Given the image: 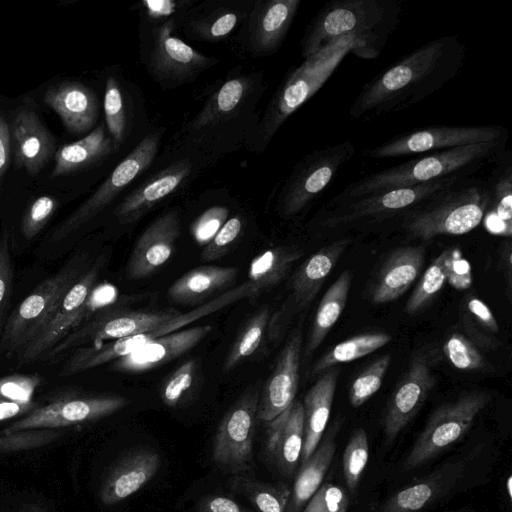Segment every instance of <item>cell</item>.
Instances as JSON below:
<instances>
[{"label":"cell","mask_w":512,"mask_h":512,"mask_svg":"<svg viewBox=\"0 0 512 512\" xmlns=\"http://www.w3.org/2000/svg\"><path fill=\"white\" fill-rule=\"evenodd\" d=\"M160 465L155 450L148 447L130 450L109 470L100 489L101 502L112 506L129 498L151 481Z\"/></svg>","instance_id":"ac0fdd59"},{"label":"cell","mask_w":512,"mask_h":512,"mask_svg":"<svg viewBox=\"0 0 512 512\" xmlns=\"http://www.w3.org/2000/svg\"><path fill=\"white\" fill-rule=\"evenodd\" d=\"M492 185L462 181L430 196L402 215L406 233L424 241L442 235H463L483 220L491 201Z\"/></svg>","instance_id":"277c9868"},{"label":"cell","mask_w":512,"mask_h":512,"mask_svg":"<svg viewBox=\"0 0 512 512\" xmlns=\"http://www.w3.org/2000/svg\"><path fill=\"white\" fill-rule=\"evenodd\" d=\"M230 487L244 495L258 512H284L291 496L284 484H269L241 474L231 479Z\"/></svg>","instance_id":"8d00e7d4"},{"label":"cell","mask_w":512,"mask_h":512,"mask_svg":"<svg viewBox=\"0 0 512 512\" xmlns=\"http://www.w3.org/2000/svg\"><path fill=\"white\" fill-rule=\"evenodd\" d=\"M511 484H512V477L508 476V478L506 480V490H507L508 497H509L510 500H511V497H512V491H511L512 485Z\"/></svg>","instance_id":"03108f58"},{"label":"cell","mask_w":512,"mask_h":512,"mask_svg":"<svg viewBox=\"0 0 512 512\" xmlns=\"http://www.w3.org/2000/svg\"><path fill=\"white\" fill-rule=\"evenodd\" d=\"M44 103L73 133L89 131L98 117V101L93 91L78 82H62L44 94Z\"/></svg>","instance_id":"d4e9b609"},{"label":"cell","mask_w":512,"mask_h":512,"mask_svg":"<svg viewBox=\"0 0 512 512\" xmlns=\"http://www.w3.org/2000/svg\"><path fill=\"white\" fill-rule=\"evenodd\" d=\"M241 231L242 221L239 217L227 219L211 241L205 245L201 253L202 260L213 261L226 255Z\"/></svg>","instance_id":"f907efd6"},{"label":"cell","mask_w":512,"mask_h":512,"mask_svg":"<svg viewBox=\"0 0 512 512\" xmlns=\"http://www.w3.org/2000/svg\"><path fill=\"white\" fill-rule=\"evenodd\" d=\"M507 130L499 125H436L397 135L365 149L363 156L386 159L461 146L504 140Z\"/></svg>","instance_id":"30bf717a"},{"label":"cell","mask_w":512,"mask_h":512,"mask_svg":"<svg viewBox=\"0 0 512 512\" xmlns=\"http://www.w3.org/2000/svg\"><path fill=\"white\" fill-rule=\"evenodd\" d=\"M62 428L25 429L0 432V452H19L50 444L64 435Z\"/></svg>","instance_id":"ee69618b"},{"label":"cell","mask_w":512,"mask_h":512,"mask_svg":"<svg viewBox=\"0 0 512 512\" xmlns=\"http://www.w3.org/2000/svg\"><path fill=\"white\" fill-rule=\"evenodd\" d=\"M484 217L512 229V168L508 166L492 185L491 201Z\"/></svg>","instance_id":"7dc6e473"},{"label":"cell","mask_w":512,"mask_h":512,"mask_svg":"<svg viewBox=\"0 0 512 512\" xmlns=\"http://www.w3.org/2000/svg\"><path fill=\"white\" fill-rule=\"evenodd\" d=\"M10 131L15 164L30 175H36L56 152L51 134L35 111L26 108L13 116Z\"/></svg>","instance_id":"44dd1931"},{"label":"cell","mask_w":512,"mask_h":512,"mask_svg":"<svg viewBox=\"0 0 512 512\" xmlns=\"http://www.w3.org/2000/svg\"><path fill=\"white\" fill-rule=\"evenodd\" d=\"M369 459L368 436L359 428L351 435L342 458L343 475L347 488L355 492Z\"/></svg>","instance_id":"b9f144b4"},{"label":"cell","mask_w":512,"mask_h":512,"mask_svg":"<svg viewBox=\"0 0 512 512\" xmlns=\"http://www.w3.org/2000/svg\"><path fill=\"white\" fill-rule=\"evenodd\" d=\"M198 512H252L222 495H209L200 500Z\"/></svg>","instance_id":"9f6ffc18"},{"label":"cell","mask_w":512,"mask_h":512,"mask_svg":"<svg viewBox=\"0 0 512 512\" xmlns=\"http://www.w3.org/2000/svg\"><path fill=\"white\" fill-rule=\"evenodd\" d=\"M11 150V131L6 120L0 115V178L5 173Z\"/></svg>","instance_id":"94428289"},{"label":"cell","mask_w":512,"mask_h":512,"mask_svg":"<svg viewBox=\"0 0 512 512\" xmlns=\"http://www.w3.org/2000/svg\"><path fill=\"white\" fill-rule=\"evenodd\" d=\"M463 176L466 175H454L417 186L372 193L333 203L335 207L325 211L319 219V225L324 229L332 230L402 216Z\"/></svg>","instance_id":"ba28073f"},{"label":"cell","mask_w":512,"mask_h":512,"mask_svg":"<svg viewBox=\"0 0 512 512\" xmlns=\"http://www.w3.org/2000/svg\"><path fill=\"white\" fill-rule=\"evenodd\" d=\"M301 346L302 334L296 330L283 347L259 396L257 419L268 423L294 402L299 383Z\"/></svg>","instance_id":"e0dca14e"},{"label":"cell","mask_w":512,"mask_h":512,"mask_svg":"<svg viewBox=\"0 0 512 512\" xmlns=\"http://www.w3.org/2000/svg\"><path fill=\"white\" fill-rule=\"evenodd\" d=\"M158 146L159 137L156 134H150L140 141L115 167L102 185L55 229L51 235V242L66 238L101 212L151 164L157 154Z\"/></svg>","instance_id":"5bb4252c"},{"label":"cell","mask_w":512,"mask_h":512,"mask_svg":"<svg viewBox=\"0 0 512 512\" xmlns=\"http://www.w3.org/2000/svg\"><path fill=\"white\" fill-rule=\"evenodd\" d=\"M37 407L38 405L34 401L15 402L4 400L0 403V422L17 416L26 415Z\"/></svg>","instance_id":"91938a15"},{"label":"cell","mask_w":512,"mask_h":512,"mask_svg":"<svg viewBox=\"0 0 512 512\" xmlns=\"http://www.w3.org/2000/svg\"><path fill=\"white\" fill-rule=\"evenodd\" d=\"M391 361L389 354L382 355L362 370L349 388V401L353 407H360L381 387Z\"/></svg>","instance_id":"7bdbcfd3"},{"label":"cell","mask_w":512,"mask_h":512,"mask_svg":"<svg viewBox=\"0 0 512 512\" xmlns=\"http://www.w3.org/2000/svg\"><path fill=\"white\" fill-rule=\"evenodd\" d=\"M236 275L235 267H196L183 274L169 287L168 296L179 303H197L230 285Z\"/></svg>","instance_id":"4dcf8cb0"},{"label":"cell","mask_w":512,"mask_h":512,"mask_svg":"<svg viewBox=\"0 0 512 512\" xmlns=\"http://www.w3.org/2000/svg\"><path fill=\"white\" fill-rule=\"evenodd\" d=\"M212 330V326L180 329L146 344L113 362L120 372L137 373L161 366L194 348Z\"/></svg>","instance_id":"ffe728a7"},{"label":"cell","mask_w":512,"mask_h":512,"mask_svg":"<svg viewBox=\"0 0 512 512\" xmlns=\"http://www.w3.org/2000/svg\"><path fill=\"white\" fill-rule=\"evenodd\" d=\"M198 376L197 360L185 361L163 381L160 387L162 402L170 408L178 407L196 388Z\"/></svg>","instance_id":"60d3db41"},{"label":"cell","mask_w":512,"mask_h":512,"mask_svg":"<svg viewBox=\"0 0 512 512\" xmlns=\"http://www.w3.org/2000/svg\"><path fill=\"white\" fill-rule=\"evenodd\" d=\"M13 285V266L9 235L4 231L0 237V335L6 322Z\"/></svg>","instance_id":"816d5d0a"},{"label":"cell","mask_w":512,"mask_h":512,"mask_svg":"<svg viewBox=\"0 0 512 512\" xmlns=\"http://www.w3.org/2000/svg\"><path fill=\"white\" fill-rule=\"evenodd\" d=\"M503 244V249L501 251V261L503 262V267L505 269V275L507 279V285L510 290L512 282L511 243L506 242Z\"/></svg>","instance_id":"be15d7a7"},{"label":"cell","mask_w":512,"mask_h":512,"mask_svg":"<svg viewBox=\"0 0 512 512\" xmlns=\"http://www.w3.org/2000/svg\"><path fill=\"white\" fill-rule=\"evenodd\" d=\"M309 500L304 512H346L348 506L344 490L331 483L319 487Z\"/></svg>","instance_id":"f5cc1de1"},{"label":"cell","mask_w":512,"mask_h":512,"mask_svg":"<svg viewBox=\"0 0 512 512\" xmlns=\"http://www.w3.org/2000/svg\"><path fill=\"white\" fill-rule=\"evenodd\" d=\"M39 375L13 374L0 378V398L6 401L30 402L41 384Z\"/></svg>","instance_id":"c3c4849f"},{"label":"cell","mask_w":512,"mask_h":512,"mask_svg":"<svg viewBox=\"0 0 512 512\" xmlns=\"http://www.w3.org/2000/svg\"><path fill=\"white\" fill-rule=\"evenodd\" d=\"M127 403L126 398L115 395L68 396L37 407L2 431L64 428L87 423L109 416L125 407Z\"/></svg>","instance_id":"9a60e30c"},{"label":"cell","mask_w":512,"mask_h":512,"mask_svg":"<svg viewBox=\"0 0 512 512\" xmlns=\"http://www.w3.org/2000/svg\"><path fill=\"white\" fill-rule=\"evenodd\" d=\"M459 475L458 465L443 467L394 493L376 512H423L446 494Z\"/></svg>","instance_id":"83f0119b"},{"label":"cell","mask_w":512,"mask_h":512,"mask_svg":"<svg viewBox=\"0 0 512 512\" xmlns=\"http://www.w3.org/2000/svg\"><path fill=\"white\" fill-rule=\"evenodd\" d=\"M391 341L385 332H369L348 338L327 351L313 366L312 374H322L341 363H347L367 356Z\"/></svg>","instance_id":"d590c367"},{"label":"cell","mask_w":512,"mask_h":512,"mask_svg":"<svg viewBox=\"0 0 512 512\" xmlns=\"http://www.w3.org/2000/svg\"><path fill=\"white\" fill-rule=\"evenodd\" d=\"M356 153L350 140L325 146L308 154L295 168L281 197L284 216L307 209L332 183L339 170Z\"/></svg>","instance_id":"8fae6325"},{"label":"cell","mask_w":512,"mask_h":512,"mask_svg":"<svg viewBox=\"0 0 512 512\" xmlns=\"http://www.w3.org/2000/svg\"><path fill=\"white\" fill-rule=\"evenodd\" d=\"M270 318L267 307L256 312L245 324L224 361V371H229L251 356L259 347Z\"/></svg>","instance_id":"f35d334b"},{"label":"cell","mask_w":512,"mask_h":512,"mask_svg":"<svg viewBox=\"0 0 512 512\" xmlns=\"http://www.w3.org/2000/svg\"><path fill=\"white\" fill-rule=\"evenodd\" d=\"M57 207V200L51 196L38 197L25 212L21 231L24 237H35L47 224Z\"/></svg>","instance_id":"681fc988"},{"label":"cell","mask_w":512,"mask_h":512,"mask_svg":"<svg viewBox=\"0 0 512 512\" xmlns=\"http://www.w3.org/2000/svg\"><path fill=\"white\" fill-rule=\"evenodd\" d=\"M300 3V0H271L261 6L252 32L253 43L257 49L267 52L280 45Z\"/></svg>","instance_id":"1f68e13d"},{"label":"cell","mask_w":512,"mask_h":512,"mask_svg":"<svg viewBox=\"0 0 512 512\" xmlns=\"http://www.w3.org/2000/svg\"><path fill=\"white\" fill-rule=\"evenodd\" d=\"M503 144L504 140H499L437 151L371 173L347 185L332 203L417 186L454 175H466L465 171L471 172L482 162L496 155Z\"/></svg>","instance_id":"3957f363"},{"label":"cell","mask_w":512,"mask_h":512,"mask_svg":"<svg viewBox=\"0 0 512 512\" xmlns=\"http://www.w3.org/2000/svg\"><path fill=\"white\" fill-rule=\"evenodd\" d=\"M18 512H45L44 509L37 504L23 506Z\"/></svg>","instance_id":"e7e4bbea"},{"label":"cell","mask_w":512,"mask_h":512,"mask_svg":"<svg viewBox=\"0 0 512 512\" xmlns=\"http://www.w3.org/2000/svg\"><path fill=\"white\" fill-rule=\"evenodd\" d=\"M467 307L469 312L484 328L494 333L499 332V326L493 313L481 299L476 297L470 298L467 302Z\"/></svg>","instance_id":"6f0895ef"},{"label":"cell","mask_w":512,"mask_h":512,"mask_svg":"<svg viewBox=\"0 0 512 512\" xmlns=\"http://www.w3.org/2000/svg\"><path fill=\"white\" fill-rule=\"evenodd\" d=\"M399 0H339L327 3L307 26L301 41L304 58L338 40L353 41L351 53L377 58L402 16Z\"/></svg>","instance_id":"7a4b0ae2"},{"label":"cell","mask_w":512,"mask_h":512,"mask_svg":"<svg viewBox=\"0 0 512 512\" xmlns=\"http://www.w3.org/2000/svg\"><path fill=\"white\" fill-rule=\"evenodd\" d=\"M177 310L126 311L109 307L93 315L70 332L42 358H54L72 348L99 345L150 331L179 314Z\"/></svg>","instance_id":"7c38bea8"},{"label":"cell","mask_w":512,"mask_h":512,"mask_svg":"<svg viewBox=\"0 0 512 512\" xmlns=\"http://www.w3.org/2000/svg\"><path fill=\"white\" fill-rule=\"evenodd\" d=\"M333 439L326 438L309 458L301 463L292 491L294 508H301L318 490L335 454Z\"/></svg>","instance_id":"836d02e7"},{"label":"cell","mask_w":512,"mask_h":512,"mask_svg":"<svg viewBox=\"0 0 512 512\" xmlns=\"http://www.w3.org/2000/svg\"><path fill=\"white\" fill-rule=\"evenodd\" d=\"M424 260L423 246H404L393 251L371 285L373 303L384 304L402 296L418 277Z\"/></svg>","instance_id":"cb8c5ba5"},{"label":"cell","mask_w":512,"mask_h":512,"mask_svg":"<svg viewBox=\"0 0 512 512\" xmlns=\"http://www.w3.org/2000/svg\"><path fill=\"white\" fill-rule=\"evenodd\" d=\"M466 58L456 36L427 42L367 82L349 108L353 119H371L407 110L454 79Z\"/></svg>","instance_id":"6da1fadb"},{"label":"cell","mask_w":512,"mask_h":512,"mask_svg":"<svg viewBox=\"0 0 512 512\" xmlns=\"http://www.w3.org/2000/svg\"><path fill=\"white\" fill-rule=\"evenodd\" d=\"M301 255V251L294 247H276L265 250L251 261L248 281L262 292L264 289L278 284Z\"/></svg>","instance_id":"e575fe53"},{"label":"cell","mask_w":512,"mask_h":512,"mask_svg":"<svg viewBox=\"0 0 512 512\" xmlns=\"http://www.w3.org/2000/svg\"><path fill=\"white\" fill-rule=\"evenodd\" d=\"M229 210L213 206L203 212L192 224L191 233L199 245H206L227 221Z\"/></svg>","instance_id":"db71d44e"},{"label":"cell","mask_w":512,"mask_h":512,"mask_svg":"<svg viewBox=\"0 0 512 512\" xmlns=\"http://www.w3.org/2000/svg\"><path fill=\"white\" fill-rule=\"evenodd\" d=\"M247 89L248 81L246 78H234L224 83L195 118L193 126L196 128L205 127L227 116L242 101Z\"/></svg>","instance_id":"74e56055"},{"label":"cell","mask_w":512,"mask_h":512,"mask_svg":"<svg viewBox=\"0 0 512 512\" xmlns=\"http://www.w3.org/2000/svg\"><path fill=\"white\" fill-rule=\"evenodd\" d=\"M448 254L449 249L444 250L428 266L405 305L407 314L413 315L422 311L443 288Z\"/></svg>","instance_id":"ab89813d"},{"label":"cell","mask_w":512,"mask_h":512,"mask_svg":"<svg viewBox=\"0 0 512 512\" xmlns=\"http://www.w3.org/2000/svg\"><path fill=\"white\" fill-rule=\"evenodd\" d=\"M353 41L348 38L323 47L308 56L285 79L264 117V138L269 140L286 119L308 101L328 81L351 53Z\"/></svg>","instance_id":"52a82bcc"},{"label":"cell","mask_w":512,"mask_h":512,"mask_svg":"<svg viewBox=\"0 0 512 512\" xmlns=\"http://www.w3.org/2000/svg\"><path fill=\"white\" fill-rule=\"evenodd\" d=\"M115 149L116 146L113 140L106 135L104 126L99 125L84 138L56 150L51 178L83 169L105 158Z\"/></svg>","instance_id":"f546056e"},{"label":"cell","mask_w":512,"mask_h":512,"mask_svg":"<svg viewBox=\"0 0 512 512\" xmlns=\"http://www.w3.org/2000/svg\"><path fill=\"white\" fill-rule=\"evenodd\" d=\"M83 260L75 258L41 282L6 319L0 351L19 353L46 326L68 290L84 273Z\"/></svg>","instance_id":"8992f818"},{"label":"cell","mask_w":512,"mask_h":512,"mask_svg":"<svg viewBox=\"0 0 512 512\" xmlns=\"http://www.w3.org/2000/svg\"><path fill=\"white\" fill-rule=\"evenodd\" d=\"M211 60L172 34V23L155 34L151 67L159 79L182 80L209 66Z\"/></svg>","instance_id":"603a6c76"},{"label":"cell","mask_w":512,"mask_h":512,"mask_svg":"<svg viewBox=\"0 0 512 512\" xmlns=\"http://www.w3.org/2000/svg\"><path fill=\"white\" fill-rule=\"evenodd\" d=\"M143 5L148 16L156 19L173 14L177 8L176 2L170 0L144 1Z\"/></svg>","instance_id":"6125c7cd"},{"label":"cell","mask_w":512,"mask_h":512,"mask_svg":"<svg viewBox=\"0 0 512 512\" xmlns=\"http://www.w3.org/2000/svg\"><path fill=\"white\" fill-rule=\"evenodd\" d=\"M98 273L99 266L91 267L68 290L46 326L18 353L20 365L39 360L84 321L117 301L118 290L111 283L95 287Z\"/></svg>","instance_id":"5b68a950"},{"label":"cell","mask_w":512,"mask_h":512,"mask_svg":"<svg viewBox=\"0 0 512 512\" xmlns=\"http://www.w3.org/2000/svg\"><path fill=\"white\" fill-rule=\"evenodd\" d=\"M489 400L488 393L475 390L438 407L429 417L406 457L405 469L420 467L459 441Z\"/></svg>","instance_id":"9c48e42d"},{"label":"cell","mask_w":512,"mask_h":512,"mask_svg":"<svg viewBox=\"0 0 512 512\" xmlns=\"http://www.w3.org/2000/svg\"><path fill=\"white\" fill-rule=\"evenodd\" d=\"M237 21L238 16L236 13H222L209 23L206 36L210 39L223 38L235 28Z\"/></svg>","instance_id":"680465c9"},{"label":"cell","mask_w":512,"mask_h":512,"mask_svg":"<svg viewBox=\"0 0 512 512\" xmlns=\"http://www.w3.org/2000/svg\"><path fill=\"white\" fill-rule=\"evenodd\" d=\"M284 512H291V511H284Z\"/></svg>","instance_id":"003e7915"},{"label":"cell","mask_w":512,"mask_h":512,"mask_svg":"<svg viewBox=\"0 0 512 512\" xmlns=\"http://www.w3.org/2000/svg\"><path fill=\"white\" fill-rule=\"evenodd\" d=\"M443 352L449 362L463 371L481 370L485 360L475 345L463 334L452 333L443 345Z\"/></svg>","instance_id":"f6af8a7d"},{"label":"cell","mask_w":512,"mask_h":512,"mask_svg":"<svg viewBox=\"0 0 512 512\" xmlns=\"http://www.w3.org/2000/svg\"><path fill=\"white\" fill-rule=\"evenodd\" d=\"M350 242L349 238L334 241L300 265L292 282L293 296L299 306H306L315 298Z\"/></svg>","instance_id":"f1b7e54d"},{"label":"cell","mask_w":512,"mask_h":512,"mask_svg":"<svg viewBox=\"0 0 512 512\" xmlns=\"http://www.w3.org/2000/svg\"><path fill=\"white\" fill-rule=\"evenodd\" d=\"M340 369L332 367L322 374L304 397V436L301 463L319 445L325 431L336 391Z\"/></svg>","instance_id":"4316f807"},{"label":"cell","mask_w":512,"mask_h":512,"mask_svg":"<svg viewBox=\"0 0 512 512\" xmlns=\"http://www.w3.org/2000/svg\"><path fill=\"white\" fill-rule=\"evenodd\" d=\"M352 282L349 271H343L323 295L317 308L305 356L313 353L323 342L342 314Z\"/></svg>","instance_id":"d6a6232c"},{"label":"cell","mask_w":512,"mask_h":512,"mask_svg":"<svg viewBox=\"0 0 512 512\" xmlns=\"http://www.w3.org/2000/svg\"><path fill=\"white\" fill-rule=\"evenodd\" d=\"M190 171L189 162L178 161L138 186L117 207L115 214L119 222L130 224L137 221L158 202L176 191Z\"/></svg>","instance_id":"484cf974"},{"label":"cell","mask_w":512,"mask_h":512,"mask_svg":"<svg viewBox=\"0 0 512 512\" xmlns=\"http://www.w3.org/2000/svg\"><path fill=\"white\" fill-rule=\"evenodd\" d=\"M445 273L446 281L456 289L464 290L472 284L471 265L457 247L449 249Z\"/></svg>","instance_id":"11a10c76"},{"label":"cell","mask_w":512,"mask_h":512,"mask_svg":"<svg viewBox=\"0 0 512 512\" xmlns=\"http://www.w3.org/2000/svg\"><path fill=\"white\" fill-rule=\"evenodd\" d=\"M435 384L425 354L414 356L404 376L392 391L384 417V435L393 442L420 410Z\"/></svg>","instance_id":"2e32d148"},{"label":"cell","mask_w":512,"mask_h":512,"mask_svg":"<svg viewBox=\"0 0 512 512\" xmlns=\"http://www.w3.org/2000/svg\"><path fill=\"white\" fill-rule=\"evenodd\" d=\"M258 404V391H247L230 407L218 426L212 458L217 466L229 473L238 475L252 466Z\"/></svg>","instance_id":"4fadbf2b"},{"label":"cell","mask_w":512,"mask_h":512,"mask_svg":"<svg viewBox=\"0 0 512 512\" xmlns=\"http://www.w3.org/2000/svg\"><path fill=\"white\" fill-rule=\"evenodd\" d=\"M304 409L294 401L282 414L268 422L266 451L281 474L290 477L301 459Z\"/></svg>","instance_id":"7402d4cb"},{"label":"cell","mask_w":512,"mask_h":512,"mask_svg":"<svg viewBox=\"0 0 512 512\" xmlns=\"http://www.w3.org/2000/svg\"><path fill=\"white\" fill-rule=\"evenodd\" d=\"M179 232L175 212L170 211L153 221L135 243L127 265L128 276L142 279L163 266L174 252Z\"/></svg>","instance_id":"d6986e66"},{"label":"cell","mask_w":512,"mask_h":512,"mask_svg":"<svg viewBox=\"0 0 512 512\" xmlns=\"http://www.w3.org/2000/svg\"><path fill=\"white\" fill-rule=\"evenodd\" d=\"M104 113L111 139L117 147L124 139L126 116L122 94L117 81L113 77H109L106 82Z\"/></svg>","instance_id":"bcb514c9"}]
</instances>
